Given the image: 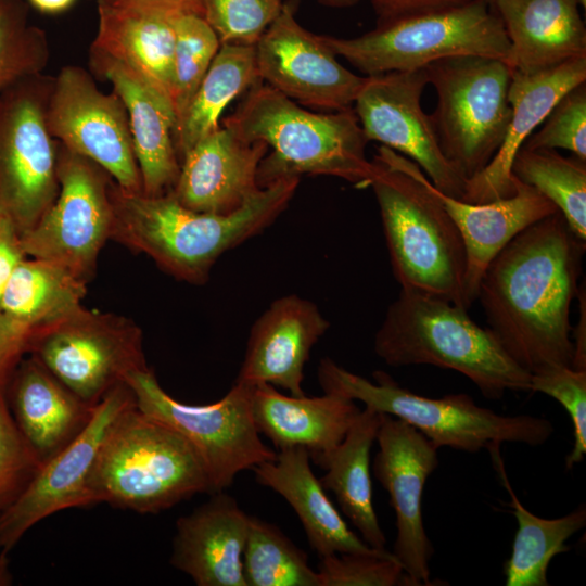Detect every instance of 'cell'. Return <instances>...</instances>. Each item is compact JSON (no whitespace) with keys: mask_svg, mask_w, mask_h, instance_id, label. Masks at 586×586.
I'll return each mask as SVG.
<instances>
[{"mask_svg":"<svg viewBox=\"0 0 586 586\" xmlns=\"http://www.w3.org/2000/svg\"><path fill=\"white\" fill-rule=\"evenodd\" d=\"M585 250L586 241L557 211L517 234L483 273L476 300L487 328L531 374L571 367L570 310Z\"/></svg>","mask_w":586,"mask_h":586,"instance_id":"cell-1","label":"cell"},{"mask_svg":"<svg viewBox=\"0 0 586 586\" xmlns=\"http://www.w3.org/2000/svg\"><path fill=\"white\" fill-rule=\"evenodd\" d=\"M298 183L300 177L281 179L239 209L220 215L190 209L170 192H130L113 180L110 239L144 253L178 280L203 284L224 253L259 234L280 216Z\"/></svg>","mask_w":586,"mask_h":586,"instance_id":"cell-2","label":"cell"},{"mask_svg":"<svg viewBox=\"0 0 586 586\" xmlns=\"http://www.w3.org/2000/svg\"><path fill=\"white\" fill-rule=\"evenodd\" d=\"M247 91L224 125L243 140L262 141L271 149L258 168L259 188L301 175L370 187L380 165L366 155L369 141L353 109L311 112L263 81Z\"/></svg>","mask_w":586,"mask_h":586,"instance_id":"cell-3","label":"cell"},{"mask_svg":"<svg viewBox=\"0 0 586 586\" xmlns=\"http://www.w3.org/2000/svg\"><path fill=\"white\" fill-rule=\"evenodd\" d=\"M372 188L393 275L400 289L437 296L469 309L462 238L420 167L378 146Z\"/></svg>","mask_w":586,"mask_h":586,"instance_id":"cell-4","label":"cell"},{"mask_svg":"<svg viewBox=\"0 0 586 586\" xmlns=\"http://www.w3.org/2000/svg\"><path fill=\"white\" fill-rule=\"evenodd\" d=\"M467 308L400 289L375 332L373 349L391 367L430 365L467 377L488 399L530 392L531 373L504 349Z\"/></svg>","mask_w":586,"mask_h":586,"instance_id":"cell-5","label":"cell"},{"mask_svg":"<svg viewBox=\"0 0 586 586\" xmlns=\"http://www.w3.org/2000/svg\"><path fill=\"white\" fill-rule=\"evenodd\" d=\"M88 493L91 505L109 502L139 513H157L195 494H211V488L192 446L133 403L109 428Z\"/></svg>","mask_w":586,"mask_h":586,"instance_id":"cell-6","label":"cell"},{"mask_svg":"<svg viewBox=\"0 0 586 586\" xmlns=\"http://www.w3.org/2000/svg\"><path fill=\"white\" fill-rule=\"evenodd\" d=\"M317 377L324 393L359 400L367 408L400 419L438 448L474 454L495 450L504 443L539 446L553 433V425L546 418L498 415L462 393L440 398L421 396L402 387L384 371L373 372L374 381H370L329 357L320 360Z\"/></svg>","mask_w":586,"mask_h":586,"instance_id":"cell-7","label":"cell"},{"mask_svg":"<svg viewBox=\"0 0 586 586\" xmlns=\"http://www.w3.org/2000/svg\"><path fill=\"white\" fill-rule=\"evenodd\" d=\"M323 40L366 76L424 68L457 55L493 58L510 65L509 39L488 0L379 24L354 38L323 36Z\"/></svg>","mask_w":586,"mask_h":586,"instance_id":"cell-8","label":"cell"},{"mask_svg":"<svg viewBox=\"0 0 586 586\" xmlns=\"http://www.w3.org/2000/svg\"><path fill=\"white\" fill-rule=\"evenodd\" d=\"M437 94L430 115L441 150L469 180L492 161L505 138L510 118L512 68L506 62L457 55L424 67Z\"/></svg>","mask_w":586,"mask_h":586,"instance_id":"cell-9","label":"cell"},{"mask_svg":"<svg viewBox=\"0 0 586 586\" xmlns=\"http://www.w3.org/2000/svg\"><path fill=\"white\" fill-rule=\"evenodd\" d=\"M123 382L139 411L171 428L192 446L206 471L211 494L231 486L241 471L276 458L253 419V386L234 382L218 402L189 405L168 395L148 367L128 372Z\"/></svg>","mask_w":586,"mask_h":586,"instance_id":"cell-10","label":"cell"},{"mask_svg":"<svg viewBox=\"0 0 586 586\" xmlns=\"http://www.w3.org/2000/svg\"><path fill=\"white\" fill-rule=\"evenodd\" d=\"M53 77L39 74L0 95V204L21 235L54 202L58 143L47 124Z\"/></svg>","mask_w":586,"mask_h":586,"instance_id":"cell-11","label":"cell"},{"mask_svg":"<svg viewBox=\"0 0 586 586\" xmlns=\"http://www.w3.org/2000/svg\"><path fill=\"white\" fill-rule=\"evenodd\" d=\"M27 352L89 406L128 372L146 367L142 333L133 321L82 306L36 331Z\"/></svg>","mask_w":586,"mask_h":586,"instance_id":"cell-12","label":"cell"},{"mask_svg":"<svg viewBox=\"0 0 586 586\" xmlns=\"http://www.w3.org/2000/svg\"><path fill=\"white\" fill-rule=\"evenodd\" d=\"M56 143V198L22 235V245L27 257L59 264L87 282L110 239L113 179L92 161Z\"/></svg>","mask_w":586,"mask_h":586,"instance_id":"cell-13","label":"cell"},{"mask_svg":"<svg viewBox=\"0 0 586 586\" xmlns=\"http://www.w3.org/2000/svg\"><path fill=\"white\" fill-rule=\"evenodd\" d=\"M47 124L59 143L99 165L119 188L142 192L126 107L85 68L66 65L53 77Z\"/></svg>","mask_w":586,"mask_h":586,"instance_id":"cell-14","label":"cell"},{"mask_svg":"<svg viewBox=\"0 0 586 586\" xmlns=\"http://www.w3.org/2000/svg\"><path fill=\"white\" fill-rule=\"evenodd\" d=\"M133 397L122 382L91 407L79 432L41 462L14 500L0 511V549L7 553L36 523L63 509L91 505L89 477L103 438Z\"/></svg>","mask_w":586,"mask_h":586,"instance_id":"cell-15","label":"cell"},{"mask_svg":"<svg viewBox=\"0 0 586 586\" xmlns=\"http://www.w3.org/2000/svg\"><path fill=\"white\" fill-rule=\"evenodd\" d=\"M426 85L424 68L366 76L353 110L368 141L409 158L438 191L461 200L467 180L443 154L421 106Z\"/></svg>","mask_w":586,"mask_h":586,"instance_id":"cell-16","label":"cell"},{"mask_svg":"<svg viewBox=\"0 0 586 586\" xmlns=\"http://www.w3.org/2000/svg\"><path fill=\"white\" fill-rule=\"evenodd\" d=\"M255 58L263 82L298 104L332 112L352 109L366 79L336 60L323 36L296 21L292 2L258 39Z\"/></svg>","mask_w":586,"mask_h":586,"instance_id":"cell-17","label":"cell"},{"mask_svg":"<svg viewBox=\"0 0 586 586\" xmlns=\"http://www.w3.org/2000/svg\"><path fill=\"white\" fill-rule=\"evenodd\" d=\"M375 479L387 491L396 515L393 556L409 586L431 585L429 562L434 548L422 517V495L428 477L438 466V447L407 422L382 413L375 438Z\"/></svg>","mask_w":586,"mask_h":586,"instance_id":"cell-18","label":"cell"},{"mask_svg":"<svg viewBox=\"0 0 586 586\" xmlns=\"http://www.w3.org/2000/svg\"><path fill=\"white\" fill-rule=\"evenodd\" d=\"M330 323L311 301L289 294L273 301L253 323L235 382L268 383L303 396L304 367Z\"/></svg>","mask_w":586,"mask_h":586,"instance_id":"cell-19","label":"cell"},{"mask_svg":"<svg viewBox=\"0 0 586 586\" xmlns=\"http://www.w3.org/2000/svg\"><path fill=\"white\" fill-rule=\"evenodd\" d=\"M268 149L262 141L247 142L219 126L182 155L170 193L190 209L230 214L262 190L258 168Z\"/></svg>","mask_w":586,"mask_h":586,"instance_id":"cell-20","label":"cell"},{"mask_svg":"<svg viewBox=\"0 0 586 586\" xmlns=\"http://www.w3.org/2000/svg\"><path fill=\"white\" fill-rule=\"evenodd\" d=\"M89 60L93 72L112 85L126 107L142 193L170 192L180 169L171 100L138 73L92 47Z\"/></svg>","mask_w":586,"mask_h":586,"instance_id":"cell-21","label":"cell"},{"mask_svg":"<svg viewBox=\"0 0 586 586\" xmlns=\"http://www.w3.org/2000/svg\"><path fill=\"white\" fill-rule=\"evenodd\" d=\"M585 80L586 58L534 74L512 71L509 87L511 118L505 138L488 165L467 180L461 200L481 204L513 195L515 178L511 166L515 154L556 103Z\"/></svg>","mask_w":586,"mask_h":586,"instance_id":"cell-22","label":"cell"},{"mask_svg":"<svg viewBox=\"0 0 586 586\" xmlns=\"http://www.w3.org/2000/svg\"><path fill=\"white\" fill-rule=\"evenodd\" d=\"M176 523L170 563L198 586H247L243 550L250 515L224 492Z\"/></svg>","mask_w":586,"mask_h":586,"instance_id":"cell-23","label":"cell"},{"mask_svg":"<svg viewBox=\"0 0 586 586\" xmlns=\"http://www.w3.org/2000/svg\"><path fill=\"white\" fill-rule=\"evenodd\" d=\"M430 188L456 225L466 250V294L470 305L489 263L521 231L558 208L531 186L515 179L513 195L473 204Z\"/></svg>","mask_w":586,"mask_h":586,"instance_id":"cell-24","label":"cell"},{"mask_svg":"<svg viewBox=\"0 0 586 586\" xmlns=\"http://www.w3.org/2000/svg\"><path fill=\"white\" fill-rule=\"evenodd\" d=\"M510 43V66L534 74L586 58L578 0H491Z\"/></svg>","mask_w":586,"mask_h":586,"instance_id":"cell-25","label":"cell"},{"mask_svg":"<svg viewBox=\"0 0 586 586\" xmlns=\"http://www.w3.org/2000/svg\"><path fill=\"white\" fill-rule=\"evenodd\" d=\"M252 471L259 484L281 495L293 508L319 558L333 553H392L370 547L347 526L314 474L306 448L279 449L275 459Z\"/></svg>","mask_w":586,"mask_h":586,"instance_id":"cell-26","label":"cell"},{"mask_svg":"<svg viewBox=\"0 0 586 586\" xmlns=\"http://www.w3.org/2000/svg\"><path fill=\"white\" fill-rule=\"evenodd\" d=\"M251 408L259 434L278 449L306 448L313 461L343 441L360 411L354 400L337 394L284 395L268 383L252 387Z\"/></svg>","mask_w":586,"mask_h":586,"instance_id":"cell-27","label":"cell"},{"mask_svg":"<svg viewBox=\"0 0 586 586\" xmlns=\"http://www.w3.org/2000/svg\"><path fill=\"white\" fill-rule=\"evenodd\" d=\"M5 394L18 430L41 462L79 432L92 407L76 397L34 356L17 364Z\"/></svg>","mask_w":586,"mask_h":586,"instance_id":"cell-28","label":"cell"},{"mask_svg":"<svg viewBox=\"0 0 586 586\" xmlns=\"http://www.w3.org/2000/svg\"><path fill=\"white\" fill-rule=\"evenodd\" d=\"M97 4L98 29L91 47L138 73L173 102L176 15Z\"/></svg>","mask_w":586,"mask_h":586,"instance_id":"cell-29","label":"cell"},{"mask_svg":"<svg viewBox=\"0 0 586 586\" xmlns=\"http://www.w3.org/2000/svg\"><path fill=\"white\" fill-rule=\"evenodd\" d=\"M382 413L365 407L357 415L343 441L314 462L327 473L320 479L331 491L342 512L370 547L385 550L386 538L372 500L370 451L377 438Z\"/></svg>","mask_w":586,"mask_h":586,"instance_id":"cell-30","label":"cell"},{"mask_svg":"<svg viewBox=\"0 0 586 586\" xmlns=\"http://www.w3.org/2000/svg\"><path fill=\"white\" fill-rule=\"evenodd\" d=\"M500 448L491 451L502 484L509 493L510 506L518 522L510 557L504 563L506 586H548L549 563L557 555L566 552V542L586 525V507L557 519L533 514L514 494L504 469Z\"/></svg>","mask_w":586,"mask_h":586,"instance_id":"cell-31","label":"cell"},{"mask_svg":"<svg viewBox=\"0 0 586 586\" xmlns=\"http://www.w3.org/2000/svg\"><path fill=\"white\" fill-rule=\"evenodd\" d=\"M86 281L59 264L26 257L0 298V313L34 333L81 307Z\"/></svg>","mask_w":586,"mask_h":586,"instance_id":"cell-32","label":"cell"},{"mask_svg":"<svg viewBox=\"0 0 586 586\" xmlns=\"http://www.w3.org/2000/svg\"><path fill=\"white\" fill-rule=\"evenodd\" d=\"M259 81L255 46L221 44L177 120L175 143L179 160L199 140L219 128L221 113L234 98Z\"/></svg>","mask_w":586,"mask_h":586,"instance_id":"cell-33","label":"cell"},{"mask_svg":"<svg viewBox=\"0 0 586 586\" xmlns=\"http://www.w3.org/2000/svg\"><path fill=\"white\" fill-rule=\"evenodd\" d=\"M511 174L555 204L571 230L586 241V161L556 150L521 148Z\"/></svg>","mask_w":586,"mask_h":586,"instance_id":"cell-34","label":"cell"},{"mask_svg":"<svg viewBox=\"0 0 586 586\" xmlns=\"http://www.w3.org/2000/svg\"><path fill=\"white\" fill-rule=\"evenodd\" d=\"M242 561L247 586H320L307 553L279 527L256 517L250 515Z\"/></svg>","mask_w":586,"mask_h":586,"instance_id":"cell-35","label":"cell"},{"mask_svg":"<svg viewBox=\"0 0 586 586\" xmlns=\"http://www.w3.org/2000/svg\"><path fill=\"white\" fill-rule=\"evenodd\" d=\"M29 8L25 0H0V95L49 63L48 36L29 22Z\"/></svg>","mask_w":586,"mask_h":586,"instance_id":"cell-36","label":"cell"},{"mask_svg":"<svg viewBox=\"0 0 586 586\" xmlns=\"http://www.w3.org/2000/svg\"><path fill=\"white\" fill-rule=\"evenodd\" d=\"M174 26L173 104L178 120L208 71L221 43L202 15H176Z\"/></svg>","mask_w":586,"mask_h":586,"instance_id":"cell-37","label":"cell"},{"mask_svg":"<svg viewBox=\"0 0 586 586\" xmlns=\"http://www.w3.org/2000/svg\"><path fill=\"white\" fill-rule=\"evenodd\" d=\"M283 0H202L203 17L221 44L255 46Z\"/></svg>","mask_w":586,"mask_h":586,"instance_id":"cell-38","label":"cell"},{"mask_svg":"<svg viewBox=\"0 0 586 586\" xmlns=\"http://www.w3.org/2000/svg\"><path fill=\"white\" fill-rule=\"evenodd\" d=\"M530 392L546 394L566 410L573 425L574 445L565 468L572 469L586 454V371L555 366L531 374Z\"/></svg>","mask_w":586,"mask_h":586,"instance_id":"cell-39","label":"cell"},{"mask_svg":"<svg viewBox=\"0 0 586 586\" xmlns=\"http://www.w3.org/2000/svg\"><path fill=\"white\" fill-rule=\"evenodd\" d=\"M522 148L564 149L586 161V85L569 90Z\"/></svg>","mask_w":586,"mask_h":586,"instance_id":"cell-40","label":"cell"},{"mask_svg":"<svg viewBox=\"0 0 586 586\" xmlns=\"http://www.w3.org/2000/svg\"><path fill=\"white\" fill-rule=\"evenodd\" d=\"M320 586H409L391 555L333 553L319 558Z\"/></svg>","mask_w":586,"mask_h":586,"instance_id":"cell-41","label":"cell"},{"mask_svg":"<svg viewBox=\"0 0 586 586\" xmlns=\"http://www.w3.org/2000/svg\"><path fill=\"white\" fill-rule=\"evenodd\" d=\"M5 390H0V511L14 500L41 464L13 419Z\"/></svg>","mask_w":586,"mask_h":586,"instance_id":"cell-42","label":"cell"},{"mask_svg":"<svg viewBox=\"0 0 586 586\" xmlns=\"http://www.w3.org/2000/svg\"><path fill=\"white\" fill-rule=\"evenodd\" d=\"M33 334L31 330L0 313V390L7 388Z\"/></svg>","mask_w":586,"mask_h":586,"instance_id":"cell-43","label":"cell"},{"mask_svg":"<svg viewBox=\"0 0 586 586\" xmlns=\"http://www.w3.org/2000/svg\"><path fill=\"white\" fill-rule=\"evenodd\" d=\"M26 257L22 235L9 212L0 204V298L14 269Z\"/></svg>","mask_w":586,"mask_h":586,"instance_id":"cell-44","label":"cell"},{"mask_svg":"<svg viewBox=\"0 0 586 586\" xmlns=\"http://www.w3.org/2000/svg\"><path fill=\"white\" fill-rule=\"evenodd\" d=\"M471 0H371L378 25L464 4Z\"/></svg>","mask_w":586,"mask_h":586,"instance_id":"cell-45","label":"cell"},{"mask_svg":"<svg viewBox=\"0 0 586 586\" xmlns=\"http://www.w3.org/2000/svg\"><path fill=\"white\" fill-rule=\"evenodd\" d=\"M99 4L154 10L170 15H203L202 0H95Z\"/></svg>","mask_w":586,"mask_h":586,"instance_id":"cell-46","label":"cell"},{"mask_svg":"<svg viewBox=\"0 0 586 586\" xmlns=\"http://www.w3.org/2000/svg\"><path fill=\"white\" fill-rule=\"evenodd\" d=\"M578 298V320L574 328H572V341H573V358L571 368L575 370L586 371V294L585 285H579L577 296Z\"/></svg>","mask_w":586,"mask_h":586,"instance_id":"cell-47","label":"cell"},{"mask_svg":"<svg viewBox=\"0 0 586 586\" xmlns=\"http://www.w3.org/2000/svg\"><path fill=\"white\" fill-rule=\"evenodd\" d=\"M29 7L44 14H59L67 11L76 0H27Z\"/></svg>","mask_w":586,"mask_h":586,"instance_id":"cell-48","label":"cell"},{"mask_svg":"<svg viewBox=\"0 0 586 586\" xmlns=\"http://www.w3.org/2000/svg\"><path fill=\"white\" fill-rule=\"evenodd\" d=\"M12 584V576L9 571L8 560L5 553H0V586H8Z\"/></svg>","mask_w":586,"mask_h":586,"instance_id":"cell-49","label":"cell"},{"mask_svg":"<svg viewBox=\"0 0 586 586\" xmlns=\"http://www.w3.org/2000/svg\"><path fill=\"white\" fill-rule=\"evenodd\" d=\"M321 1L328 4H333V5H346V4L355 3L358 0H321Z\"/></svg>","mask_w":586,"mask_h":586,"instance_id":"cell-50","label":"cell"},{"mask_svg":"<svg viewBox=\"0 0 586 586\" xmlns=\"http://www.w3.org/2000/svg\"><path fill=\"white\" fill-rule=\"evenodd\" d=\"M579 7L586 8V0H578Z\"/></svg>","mask_w":586,"mask_h":586,"instance_id":"cell-51","label":"cell"},{"mask_svg":"<svg viewBox=\"0 0 586 586\" xmlns=\"http://www.w3.org/2000/svg\"><path fill=\"white\" fill-rule=\"evenodd\" d=\"M488 1H491V0H488Z\"/></svg>","mask_w":586,"mask_h":586,"instance_id":"cell-52","label":"cell"}]
</instances>
